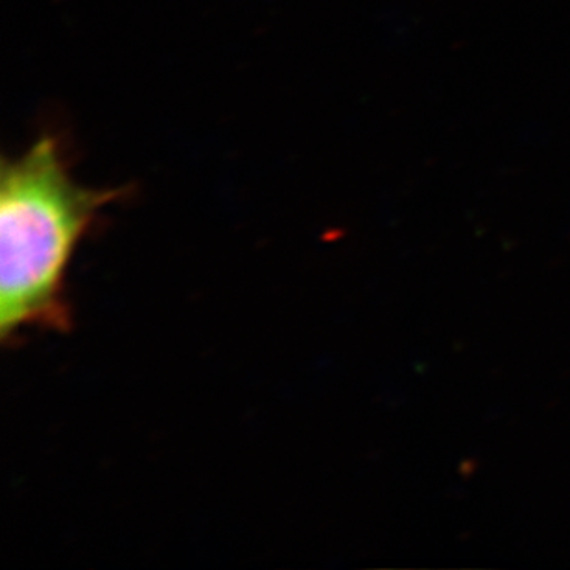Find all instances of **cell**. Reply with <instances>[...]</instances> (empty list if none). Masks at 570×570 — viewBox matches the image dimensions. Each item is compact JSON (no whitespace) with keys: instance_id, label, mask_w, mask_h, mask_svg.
Returning <instances> with one entry per match:
<instances>
[{"instance_id":"obj_1","label":"cell","mask_w":570,"mask_h":570,"mask_svg":"<svg viewBox=\"0 0 570 570\" xmlns=\"http://www.w3.org/2000/svg\"><path fill=\"white\" fill-rule=\"evenodd\" d=\"M120 190L76 184L60 142L41 135L0 168V338L24 328L69 333L65 275L81 238Z\"/></svg>"}]
</instances>
